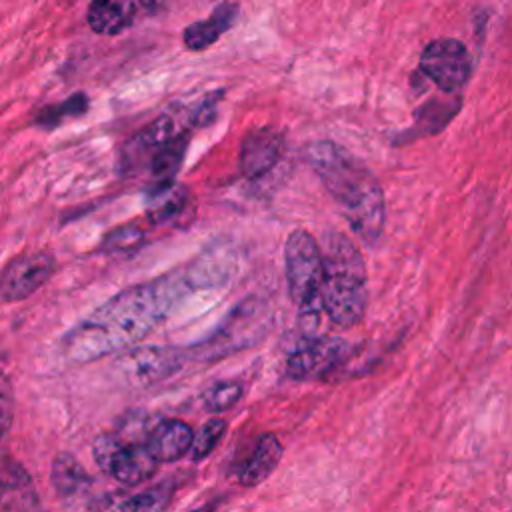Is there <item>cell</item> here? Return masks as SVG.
Here are the masks:
<instances>
[{"label":"cell","instance_id":"cell-1","mask_svg":"<svg viewBox=\"0 0 512 512\" xmlns=\"http://www.w3.org/2000/svg\"><path fill=\"white\" fill-rule=\"evenodd\" d=\"M182 288L180 280L162 278L118 292L66 334L64 354L82 364L126 350L162 322Z\"/></svg>","mask_w":512,"mask_h":512},{"label":"cell","instance_id":"cell-2","mask_svg":"<svg viewBox=\"0 0 512 512\" xmlns=\"http://www.w3.org/2000/svg\"><path fill=\"white\" fill-rule=\"evenodd\" d=\"M304 156L352 232L364 244H376L386 222V200L372 170L348 148L332 140L310 142L304 148Z\"/></svg>","mask_w":512,"mask_h":512},{"label":"cell","instance_id":"cell-3","mask_svg":"<svg viewBox=\"0 0 512 512\" xmlns=\"http://www.w3.org/2000/svg\"><path fill=\"white\" fill-rule=\"evenodd\" d=\"M318 300L322 312L338 328H352L364 320L366 266L358 246L342 232H328L324 238Z\"/></svg>","mask_w":512,"mask_h":512},{"label":"cell","instance_id":"cell-4","mask_svg":"<svg viewBox=\"0 0 512 512\" xmlns=\"http://www.w3.org/2000/svg\"><path fill=\"white\" fill-rule=\"evenodd\" d=\"M284 266L286 282L292 302L298 306L300 316L306 318L312 328L316 326L318 314L322 312L318 300V288L322 278V250L318 240L308 230H294L288 234L284 244Z\"/></svg>","mask_w":512,"mask_h":512},{"label":"cell","instance_id":"cell-5","mask_svg":"<svg viewBox=\"0 0 512 512\" xmlns=\"http://www.w3.org/2000/svg\"><path fill=\"white\" fill-rule=\"evenodd\" d=\"M96 464L114 480L126 486H138L152 478L158 470V460L146 442L120 440L116 434H102L92 448Z\"/></svg>","mask_w":512,"mask_h":512},{"label":"cell","instance_id":"cell-6","mask_svg":"<svg viewBox=\"0 0 512 512\" xmlns=\"http://www.w3.org/2000/svg\"><path fill=\"white\" fill-rule=\"evenodd\" d=\"M352 344L336 336H308L286 358V374L292 380H318L342 366Z\"/></svg>","mask_w":512,"mask_h":512},{"label":"cell","instance_id":"cell-7","mask_svg":"<svg viewBox=\"0 0 512 512\" xmlns=\"http://www.w3.org/2000/svg\"><path fill=\"white\" fill-rule=\"evenodd\" d=\"M420 70L442 92H456L470 76V56L462 42L454 38H436L422 50Z\"/></svg>","mask_w":512,"mask_h":512},{"label":"cell","instance_id":"cell-8","mask_svg":"<svg viewBox=\"0 0 512 512\" xmlns=\"http://www.w3.org/2000/svg\"><path fill=\"white\" fill-rule=\"evenodd\" d=\"M56 260L48 252H32L12 258L0 274V300L20 302L40 290L54 274Z\"/></svg>","mask_w":512,"mask_h":512},{"label":"cell","instance_id":"cell-9","mask_svg":"<svg viewBox=\"0 0 512 512\" xmlns=\"http://www.w3.org/2000/svg\"><path fill=\"white\" fill-rule=\"evenodd\" d=\"M180 132H186L178 120L172 114H162L158 116L154 122H150L148 126H144L138 134H134L122 150V168L128 174H134L140 168H146V164L150 162V158L166 144L170 142L174 136H178Z\"/></svg>","mask_w":512,"mask_h":512},{"label":"cell","instance_id":"cell-10","mask_svg":"<svg viewBox=\"0 0 512 512\" xmlns=\"http://www.w3.org/2000/svg\"><path fill=\"white\" fill-rule=\"evenodd\" d=\"M284 150V134L276 128H254L240 144V170L246 178H262L280 160Z\"/></svg>","mask_w":512,"mask_h":512},{"label":"cell","instance_id":"cell-11","mask_svg":"<svg viewBox=\"0 0 512 512\" xmlns=\"http://www.w3.org/2000/svg\"><path fill=\"white\" fill-rule=\"evenodd\" d=\"M182 362V354L176 348L168 346H144L128 350V354L122 356L124 370L130 378L136 380L140 386L154 384L174 370H178Z\"/></svg>","mask_w":512,"mask_h":512},{"label":"cell","instance_id":"cell-12","mask_svg":"<svg viewBox=\"0 0 512 512\" xmlns=\"http://www.w3.org/2000/svg\"><path fill=\"white\" fill-rule=\"evenodd\" d=\"M194 432L176 418H160L146 432V444L158 462H176L188 454Z\"/></svg>","mask_w":512,"mask_h":512},{"label":"cell","instance_id":"cell-13","mask_svg":"<svg viewBox=\"0 0 512 512\" xmlns=\"http://www.w3.org/2000/svg\"><path fill=\"white\" fill-rule=\"evenodd\" d=\"M0 506L40 508V500L30 474L12 458L0 460Z\"/></svg>","mask_w":512,"mask_h":512},{"label":"cell","instance_id":"cell-14","mask_svg":"<svg viewBox=\"0 0 512 512\" xmlns=\"http://www.w3.org/2000/svg\"><path fill=\"white\" fill-rule=\"evenodd\" d=\"M282 452H284V448H282L280 440L272 432H264L258 438L252 454L238 468L236 478H238L240 486L252 488V486L262 484L280 464Z\"/></svg>","mask_w":512,"mask_h":512},{"label":"cell","instance_id":"cell-15","mask_svg":"<svg viewBox=\"0 0 512 512\" xmlns=\"http://www.w3.org/2000/svg\"><path fill=\"white\" fill-rule=\"evenodd\" d=\"M236 18H238V6L234 2L218 4L208 18L198 20L184 30L186 48L204 50L212 46L226 30L232 28Z\"/></svg>","mask_w":512,"mask_h":512},{"label":"cell","instance_id":"cell-16","mask_svg":"<svg viewBox=\"0 0 512 512\" xmlns=\"http://www.w3.org/2000/svg\"><path fill=\"white\" fill-rule=\"evenodd\" d=\"M136 18L134 0H92L86 12L90 28L98 34L114 36L132 26Z\"/></svg>","mask_w":512,"mask_h":512},{"label":"cell","instance_id":"cell-17","mask_svg":"<svg viewBox=\"0 0 512 512\" xmlns=\"http://www.w3.org/2000/svg\"><path fill=\"white\" fill-rule=\"evenodd\" d=\"M188 200V190L174 180L166 184H156L154 190L148 194V218L154 224L172 222L186 210Z\"/></svg>","mask_w":512,"mask_h":512},{"label":"cell","instance_id":"cell-18","mask_svg":"<svg viewBox=\"0 0 512 512\" xmlns=\"http://www.w3.org/2000/svg\"><path fill=\"white\" fill-rule=\"evenodd\" d=\"M52 484L62 498H78L92 486L90 474L70 454H58L52 464Z\"/></svg>","mask_w":512,"mask_h":512},{"label":"cell","instance_id":"cell-19","mask_svg":"<svg viewBox=\"0 0 512 512\" xmlns=\"http://www.w3.org/2000/svg\"><path fill=\"white\" fill-rule=\"evenodd\" d=\"M188 148V130L174 136L170 142H166L146 164V170L150 174V180L156 184L172 182L176 172L180 170V164L184 160Z\"/></svg>","mask_w":512,"mask_h":512},{"label":"cell","instance_id":"cell-20","mask_svg":"<svg viewBox=\"0 0 512 512\" xmlns=\"http://www.w3.org/2000/svg\"><path fill=\"white\" fill-rule=\"evenodd\" d=\"M242 384L238 380H224V382H216L214 386H210L204 394H202V406L210 412V414H220L230 410L232 406L238 404V400L242 398Z\"/></svg>","mask_w":512,"mask_h":512},{"label":"cell","instance_id":"cell-21","mask_svg":"<svg viewBox=\"0 0 512 512\" xmlns=\"http://www.w3.org/2000/svg\"><path fill=\"white\" fill-rule=\"evenodd\" d=\"M86 110H88V98H86V94L78 92V94H72L68 100H64L60 104H52V106L42 108L36 116V124H40L44 128H52V126L60 124L62 120H66V118L84 114Z\"/></svg>","mask_w":512,"mask_h":512},{"label":"cell","instance_id":"cell-22","mask_svg":"<svg viewBox=\"0 0 512 512\" xmlns=\"http://www.w3.org/2000/svg\"><path fill=\"white\" fill-rule=\"evenodd\" d=\"M226 432V422L222 418H210L208 422L202 424V428L194 434L192 444L188 454L192 456L194 462L204 460L208 454L214 452V448L220 444Z\"/></svg>","mask_w":512,"mask_h":512},{"label":"cell","instance_id":"cell-23","mask_svg":"<svg viewBox=\"0 0 512 512\" xmlns=\"http://www.w3.org/2000/svg\"><path fill=\"white\" fill-rule=\"evenodd\" d=\"M170 496H172V490L168 484H162V486H154V488H148L140 494H134V496H128L124 498L122 502L114 504V508L118 510H132V512H144V510H162L168 502H170Z\"/></svg>","mask_w":512,"mask_h":512},{"label":"cell","instance_id":"cell-24","mask_svg":"<svg viewBox=\"0 0 512 512\" xmlns=\"http://www.w3.org/2000/svg\"><path fill=\"white\" fill-rule=\"evenodd\" d=\"M146 240V234L136 224H124L114 230H110L102 240V250L106 252H132L138 246H142Z\"/></svg>","mask_w":512,"mask_h":512},{"label":"cell","instance_id":"cell-25","mask_svg":"<svg viewBox=\"0 0 512 512\" xmlns=\"http://www.w3.org/2000/svg\"><path fill=\"white\" fill-rule=\"evenodd\" d=\"M14 420V388L10 378L0 372V438H4Z\"/></svg>","mask_w":512,"mask_h":512},{"label":"cell","instance_id":"cell-26","mask_svg":"<svg viewBox=\"0 0 512 512\" xmlns=\"http://www.w3.org/2000/svg\"><path fill=\"white\" fill-rule=\"evenodd\" d=\"M220 96H222V92H216V94L206 96V98L194 108V112H192V124L204 126V124L212 122V118H214V114H216V104H218Z\"/></svg>","mask_w":512,"mask_h":512}]
</instances>
